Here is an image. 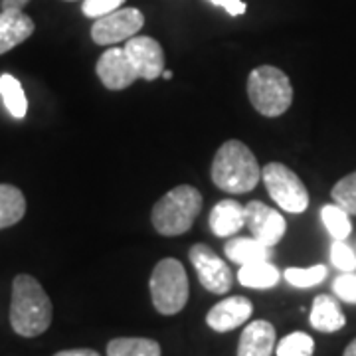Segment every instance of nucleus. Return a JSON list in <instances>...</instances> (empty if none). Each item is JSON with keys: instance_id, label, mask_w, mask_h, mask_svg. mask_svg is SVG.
Instances as JSON below:
<instances>
[{"instance_id": "14", "label": "nucleus", "mask_w": 356, "mask_h": 356, "mask_svg": "<svg viewBox=\"0 0 356 356\" xmlns=\"http://www.w3.org/2000/svg\"><path fill=\"white\" fill-rule=\"evenodd\" d=\"M275 327L267 321H252L240 337L238 356H271L275 348Z\"/></svg>"}, {"instance_id": "34", "label": "nucleus", "mask_w": 356, "mask_h": 356, "mask_svg": "<svg viewBox=\"0 0 356 356\" xmlns=\"http://www.w3.org/2000/svg\"><path fill=\"white\" fill-rule=\"evenodd\" d=\"M67 2H74V0H67Z\"/></svg>"}, {"instance_id": "24", "label": "nucleus", "mask_w": 356, "mask_h": 356, "mask_svg": "<svg viewBox=\"0 0 356 356\" xmlns=\"http://www.w3.org/2000/svg\"><path fill=\"white\" fill-rule=\"evenodd\" d=\"M277 356H313L315 341L307 332H291L275 348Z\"/></svg>"}, {"instance_id": "10", "label": "nucleus", "mask_w": 356, "mask_h": 356, "mask_svg": "<svg viewBox=\"0 0 356 356\" xmlns=\"http://www.w3.org/2000/svg\"><path fill=\"white\" fill-rule=\"evenodd\" d=\"M95 72L103 86L111 91L131 88L137 79H140L139 72L135 70V65L129 60L127 51L123 48H109L107 51H103L102 58L97 60Z\"/></svg>"}, {"instance_id": "32", "label": "nucleus", "mask_w": 356, "mask_h": 356, "mask_svg": "<svg viewBox=\"0 0 356 356\" xmlns=\"http://www.w3.org/2000/svg\"><path fill=\"white\" fill-rule=\"evenodd\" d=\"M343 356H356V339L346 346V350H344Z\"/></svg>"}, {"instance_id": "5", "label": "nucleus", "mask_w": 356, "mask_h": 356, "mask_svg": "<svg viewBox=\"0 0 356 356\" xmlns=\"http://www.w3.org/2000/svg\"><path fill=\"white\" fill-rule=\"evenodd\" d=\"M151 299L161 315H177L188 303L191 285L184 266L175 257H165L151 273Z\"/></svg>"}, {"instance_id": "8", "label": "nucleus", "mask_w": 356, "mask_h": 356, "mask_svg": "<svg viewBox=\"0 0 356 356\" xmlns=\"http://www.w3.org/2000/svg\"><path fill=\"white\" fill-rule=\"evenodd\" d=\"M191 261L198 280L202 283L204 289H208L210 293H228L232 289L234 283V275L229 271V267L226 266L224 259H220V255L208 248L206 243H196L191 248Z\"/></svg>"}, {"instance_id": "25", "label": "nucleus", "mask_w": 356, "mask_h": 356, "mask_svg": "<svg viewBox=\"0 0 356 356\" xmlns=\"http://www.w3.org/2000/svg\"><path fill=\"white\" fill-rule=\"evenodd\" d=\"M332 200L344 208L348 214L356 216V172L346 175L332 186Z\"/></svg>"}, {"instance_id": "18", "label": "nucleus", "mask_w": 356, "mask_h": 356, "mask_svg": "<svg viewBox=\"0 0 356 356\" xmlns=\"http://www.w3.org/2000/svg\"><path fill=\"white\" fill-rule=\"evenodd\" d=\"M224 252L234 264L248 266L254 261H266L271 257V248H267L255 238H232L226 242Z\"/></svg>"}, {"instance_id": "33", "label": "nucleus", "mask_w": 356, "mask_h": 356, "mask_svg": "<svg viewBox=\"0 0 356 356\" xmlns=\"http://www.w3.org/2000/svg\"><path fill=\"white\" fill-rule=\"evenodd\" d=\"M161 77H163V79H172V72H170V70H165V72L161 74Z\"/></svg>"}, {"instance_id": "22", "label": "nucleus", "mask_w": 356, "mask_h": 356, "mask_svg": "<svg viewBox=\"0 0 356 356\" xmlns=\"http://www.w3.org/2000/svg\"><path fill=\"white\" fill-rule=\"evenodd\" d=\"M321 220L334 240H346L353 232L350 214L339 204H327L321 208Z\"/></svg>"}, {"instance_id": "9", "label": "nucleus", "mask_w": 356, "mask_h": 356, "mask_svg": "<svg viewBox=\"0 0 356 356\" xmlns=\"http://www.w3.org/2000/svg\"><path fill=\"white\" fill-rule=\"evenodd\" d=\"M245 210V228H250L252 238L257 242H261L267 248H273L283 240L285 232H287V222L280 210L259 202L252 200L250 204L243 206Z\"/></svg>"}, {"instance_id": "23", "label": "nucleus", "mask_w": 356, "mask_h": 356, "mask_svg": "<svg viewBox=\"0 0 356 356\" xmlns=\"http://www.w3.org/2000/svg\"><path fill=\"white\" fill-rule=\"evenodd\" d=\"M329 269L327 266H313V267H289L283 271V277L285 281L293 285V287H299V289H307V287H315L318 283H323L327 277Z\"/></svg>"}, {"instance_id": "2", "label": "nucleus", "mask_w": 356, "mask_h": 356, "mask_svg": "<svg viewBox=\"0 0 356 356\" xmlns=\"http://www.w3.org/2000/svg\"><path fill=\"white\" fill-rule=\"evenodd\" d=\"M261 180V166L242 140H226L212 161V182L220 191L243 194L254 191Z\"/></svg>"}, {"instance_id": "1", "label": "nucleus", "mask_w": 356, "mask_h": 356, "mask_svg": "<svg viewBox=\"0 0 356 356\" xmlns=\"http://www.w3.org/2000/svg\"><path fill=\"white\" fill-rule=\"evenodd\" d=\"M51 301L44 287L32 275L20 273L14 277L10 325L16 334L34 339L46 332L51 325Z\"/></svg>"}, {"instance_id": "19", "label": "nucleus", "mask_w": 356, "mask_h": 356, "mask_svg": "<svg viewBox=\"0 0 356 356\" xmlns=\"http://www.w3.org/2000/svg\"><path fill=\"white\" fill-rule=\"evenodd\" d=\"M26 214V198L13 184H0V229L18 224Z\"/></svg>"}, {"instance_id": "12", "label": "nucleus", "mask_w": 356, "mask_h": 356, "mask_svg": "<svg viewBox=\"0 0 356 356\" xmlns=\"http://www.w3.org/2000/svg\"><path fill=\"white\" fill-rule=\"evenodd\" d=\"M254 313V305L248 297L236 295L220 301L206 315V323L212 331L228 332L238 329L245 321H250Z\"/></svg>"}, {"instance_id": "17", "label": "nucleus", "mask_w": 356, "mask_h": 356, "mask_svg": "<svg viewBox=\"0 0 356 356\" xmlns=\"http://www.w3.org/2000/svg\"><path fill=\"white\" fill-rule=\"evenodd\" d=\"M280 269L273 264H269V259L242 266L238 271V281L250 289H271L280 283Z\"/></svg>"}, {"instance_id": "7", "label": "nucleus", "mask_w": 356, "mask_h": 356, "mask_svg": "<svg viewBox=\"0 0 356 356\" xmlns=\"http://www.w3.org/2000/svg\"><path fill=\"white\" fill-rule=\"evenodd\" d=\"M145 26V16L137 8H117L107 16L97 18L91 26V38L99 46H111L133 38Z\"/></svg>"}, {"instance_id": "31", "label": "nucleus", "mask_w": 356, "mask_h": 356, "mask_svg": "<svg viewBox=\"0 0 356 356\" xmlns=\"http://www.w3.org/2000/svg\"><path fill=\"white\" fill-rule=\"evenodd\" d=\"M30 0H2V10L4 8H18V10H24V6Z\"/></svg>"}, {"instance_id": "21", "label": "nucleus", "mask_w": 356, "mask_h": 356, "mask_svg": "<svg viewBox=\"0 0 356 356\" xmlns=\"http://www.w3.org/2000/svg\"><path fill=\"white\" fill-rule=\"evenodd\" d=\"M107 356H161V344L153 339H113L107 344Z\"/></svg>"}, {"instance_id": "3", "label": "nucleus", "mask_w": 356, "mask_h": 356, "mask_svg": "<svg viewBox=\"0 0 356 356\" xmlns=\"http://www.w3.org/2000/svg\"><path fill=\"white\" fill-rule=\"evenodd\" d=\"M200 210H202V194L194 186L182 184L166 192L154 204L151 222L161 236H182L192 228Z\"/></svg>"}, {"instance_id": "11", "label": "nucleus", "mask_w": 356, "mask_h": 356, "mask_svg": "<svg viewBox=\"0 0 356 356\" xmlns=\"http://www.w3.org/2000/svg\"><path fill=\"white\" fill-rule=\"evenodd\" d=\"M129 60L139 72L140 79L153 81L165 72V51L163 46L151 36H133L125 42Z\"/></svg>"}, {"instance_id": "4", "label": "nucleus", "mask_w": 356, "mask_h": 356, "mask_svg": "<svg viewBox=\"0 0 356 356\" xmlns=\"http://www.w3.org/2000/svg\"><path fill=\"white\" fill-rule=\"evenodd\" d=\"M248 97L259 115L280 117L293 103V86L275 65H259L248 77Z\"/></svg>"}, {"instance_id": "16", "label": "nucleus", "mask_w": 356, "mask_h": 356, "mask_svg": "<svg viewBox=\"0 0 356 356\" xmlns=\"http://www.w3.org/2000/svg\"><path fill=\"white\" fill-rule=\"evenodd\" d=\"M311 327L321 332H337L346 325V317L331 295H318L311 307Z\"/></svg>"}, {"instance_id": "6", "label": "nucleus", "mask_w": 356, "mask_h": 356, "mask_svg": "<svg viewBox=\"0 0 356 356\" xmlns=\"http://www.w3.org/2000/svg\"><path fill=\"white\" fill-rule=\"evenodd\" d=\"M261 178L266 182L269 196L281 210L291 214L305 212L309 206V192L301 182V178L289 166H285L283 163H267L261 168Z\"/></svg>"}, {"instance_id": "13", "label": "nucleus", "mask_w": 356, "mask_h": 356, "mask_svg": "<svg viewBox=\"0 0 356 356\" xmlns=\"http://www.w3.org/2000/svg\"><path fill=\"white\" fill-rule=\"evenodd\" d=\"M34 20L24 10L4 8L0 13V56L26 42L34 34Z\"/></svg>"}, {"instance_id": "29", "label": "nucleus", "mask_w": 356, "mask_h": 356, "mask_svg": "<svg viewBox=\"0 0 356 356\" xmlns=\"http://www.w3.org/2000/svg\"><path fill=\"white\" fill-rule=\"evenodd\" d=\"M214 6H220V8H224L229 16H242L248 10V6H245V2L243 0H210Z\"/></svg>"}, {"instance_id": "26", "label": "nucleus", "mask_w": 356, "mask_h": 356, "mask_svg": "<svg viewBox=\"0 0 356 356\" xmlns=\"http://www.w3.org/2000/svg\"><path fill=\"white\" fill-rule=\"evenodd\" d=\"M331 261L341 273H350L356 271V254L355 250L344 242V240H334L331 248Z\"/></svg>"}, {"instance_id": "20", "label": "nucleus", "mask_w": 356, "mask_h": 356, "mask_svg": "<svg viewBox=\"0 0 356 356\" xmlns=\"http://www.w3.org/2000/svg\"><path fill=\"white\" fill-rule=\"evenodd\" d=\"M0 97L4 102V107L14 119H24L28 113V99H26L22 83L10 74L0 76Z\"/></svg>"}, {"instance_id": "28", "label": "nucleus", "mask_w": 356, "mask_h": 356, "mask_svg": "<svg viewBox=\"0 0 356 356\" xmlns=\"http://www.w3.org/2000/svg\"><path fill=\"white\" fill-rule=\"evenodd\" d=\"M125 4V0H83L81 4V13L86 14L88 18H102V16H107L111 14L117 8H121Z\"/></svg>"}, {"instance_id": "27", "label": "nucleus", "mask_w": 356, "mask_h": 356, "mask_svg": "<svg viewBox=\"0 0 356 356\" xmlns=\"http://www.w3.org/2000/svg\"><path fill=\"white\" fill-rule=\"evenodd\" d=\"M332 291L334 295L344 301V303H350V305H356V273L350 271V273H341L337 280L332 281Z\"/></svg>"}, {"instance_id": "15", "label": "nucleus", "mask_w": 356, "mask_h": 356, "mask_svg": "<svg viewBox=\"0 0 356 356\" xmlns=\"http://www.w3.org/2000/svg\"><path fill=\"white\" fill-rule=\"evenodd\" d=\"M210 229L218 238H232L242 228H245V210L238 200H220L212 208L210 218H208Z\"/></svg>"}, {"instance_id": "30", "label": "nucleus", "mask_w": 356, "mask_h": 356, "mask_svg": "<svg viewBox=\"0 0 356 356\" xmlns=\"http://www.w3.org/2000/svg\"><path fill=\"white\" fill-rule=\"evenodd\" d=\"M54 356H102L97 350L91 348H72V350H60Z\"/></svg>"}]
</instances>
